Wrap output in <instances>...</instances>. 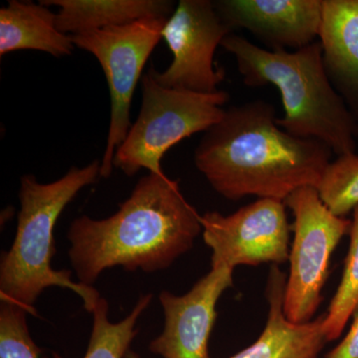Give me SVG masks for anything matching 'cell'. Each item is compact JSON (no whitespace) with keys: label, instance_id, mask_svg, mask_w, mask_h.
<instances>
[{"label":"cell","instance_id":"3","mask_svg":"<svg viewBox=\"0 0 358 358\" xmlns=\"http://www.w3.org/2000/svg\"><path fill=\"white\" fill-rule=\"evenodd\" d=\"M221 46L234 56L245 85L279 90L285 110L275 121L280 128L322 141L338 157L355 154L358 124L327 77L320 40L293 52L271 51L231 33Z\"/></svg>","mask_w":358,"mask_h":358},{"label":"cell","instance_id":"14","mask_svg":"<svg viewBox=\"0 0 358 358\" xmlns=\"http://www.w3.org/2000/svg\"><path fill=\"white\" fill-rule=\"evenodd\" d=\"M72 36L61 32L48 6L10 0L0 9V56L18 50L46 52L56 58L70 55Z\"/></svg>","mask_w":358,"mask_h":358},{"label":"cell","instance_id":"8","mask_svg":"<svg viewBox=\"0 0 358 358\" xmlns=\"http://www.w3.org/2000/svg\"><path fill=\"white\" fill-rule=\"evenodd\" d=\"M201 225L212 268L289 260L291 226L281 200L259 199L228 216L206 212Z\"/></svg>","mask_w":358,"mask_h":358},{"label":"cell","instance_id":"2","mask_svg":"<svg viewBox=\"0 0 358 358\" xmlns=\"http://www.w3.org/2000/svg\"><path fill=\"white\" fill-rule=\"evenodd\" d=\"M201 231V216L186 201L179 181L148 173L114 215L73 221L68 255L80 282L92 287L115 266L147 273L169 268L192 248Z\"/></svg>","mask_w":358,"mask_h":358},{"label":"cell","instance_id":"19","mask_svg":"<svg viewBox=\"0 0 358 358\" xmlns=\"http://www.w3.org/2000/svg\"><path fill=\"white\" fill-rule=\"evenodd\" d=\"M28 310L13 301L0 305V358H42V350L30 336ZM54 358H62L54 355Z\"/></svg>","mask_w":358,"mask_h":358},{"label":"cell","instance_id":"17","mask_svg":"<svg viewBox=\"0 0 358 358\" xmlns=\"http://www.w3.org/2000/svg\"><path fill=\"white\" fill-rule=\"evenodd\" d=\"M352 211L350 244L345 270L324 320L327 341L338 339L348 320L358 310V205Z\"/></svg>","mask_w":358,"mask_h":358},{"label":"cell","instance_id":"18","mask_svg":"<svg viewBox=\"0 0 358 358\" xmlns=\"http://www.w3.org/2000/svg\"><path fill=\"white\" fill-rule=\"evenodd\" d=\"M317 189L336 215L343 217L352 211L358 205V155H339L331 162Z\"/></svg>","mask_w":358,"mask_h":358},{"label":"cell","instance_id":"1","mask_svg":"<svg viewBox=\"0 0 358 358\" xmlns=\"http://www.w3.org/2000/svg\"><path fill=\"white\" fill-rule=\"evenodd\" d=\"M272 103L255 100L225 110L194 152L197 169L225 199L254 195L285 201L305 186L317 188L334 155L315 138L277 124Z\"/></svg>","mask_w":358,"mask_h":358},{"label":"cell","instance_id":"7","mask_svg":"<svg viewBox=\"0 0 358 358\" xmlns=\"http://www.w3.org/2000/svg\"><path fill=\"white\" fill-rule=\"evenodd\" d=\"M167 20L143 18L126 25L71 35L75 46L98 59L109 86L112 109L101 178H110L113 173L115 152L131 127L129 110L134 90L148 59L162 39Z\"/></svg>","mask_w":358,"mask_h":358},{"label":"cell","instance_id":"15","mask_svg":"<svg viewBox=\"0 0 358 358\" xmlns=\"http://www.w3.org/2000/svg\"><path fill=\"white\" fill-rule=\"evenodd\" d=\"M57 6L56 22L61 32L71 35L129 24L143 18H169L174 2L169 0H41Z\"/></svg>","mask_w":358,"mask_h":358},{"label":"cell","instance_id":"9","mask_svg":"<svg viewBox=\"0 0 358 358\" xmlns=\"http://www.w3.org/2000/svg\"><path fill=\"white\" fill-rule=\"evenodd\" d=\"M231 33L213 1L180 0L162 33L173 53V62L162 73L152 67L155 79L166 88L202 94L219 91L225 71L215 67L214 54Z\"/></svg>","mask_w":358,"mask_h":358},{"label":"cell","instance_id":"5","mask_svg":"<svg viewBox=\"0 0 358 358\" xmlns=\"http://www.w3.org/2000/svg\"><path fill=\"white\" fill-rule=\"evenodd\" d=\"M143 103L113 164L127 176L141 169L162 174V159L169 148L192 134L206 131L222 119L229 101L225 91L202 94L166 88L157 83L152 68L141 80Z\"/></svg>","mask_w":358,"mask_h":358},{"label":"cell","instance_id":"4","mask_svg":"<svg viewBox=\"0 0 358 358\" xmlns=\"http://www.w3.org/2000/svg\"><path fill=\"white\" fill-rule=\"evenodd\" d=\"M101 178V162L72 167L63 178L42 185L32 174L21 178L20 211L17 230L9 251L0 261V299L13 301L36 315L34 303L49 287H61L81 296L84 308L93 312L99 292L93 287L76 284L71 280V271L52 268L55 254L54 228L65 207L80 190Z\"/></svg>","mask_w":358,"mask_h":358},{"label":"cell","instance_id":"13","mask_svg":"<svg viewBox=\"0 0 358 358\" xmlns=\"http://www.w3.org/2000/svg\"><path fill=\"white\" fill-rule=\"evenodd\" d=\"M320 41L327 77L358 124V0H322Z\"/></svg>","mask_w":358,"mask_h":358},{"label":"cell","instance_id":"11","mask_svg":"<svg viewBox=\"0 0 358 358\" xmlns=\"http://www.w3.org/2000/svg\"><path fill=\"white\" fill-rule=\"evenodd\" d=\"M213 3L231 31L247 30L271 51L299 50L320 37L322 0H220Z\"/></svg>","mask_w":358,"mask_h":358},{"label":"cell","instance_id":"21","mask_svg":"<svg viewBox=\"0 0 358 358\" xmlns=\"http://www.w3.org/2000/svg\"><path fill=\"white\" fill-rule=\"evenodd\" d=\"M124 358H141L140 355H136V352H131V350H129L128 353H127L126 357Z\"/></svg>","mask_w":358,"mask_h":358},{"label":"cell","instance_id":"16","mask_svg":"<svg viewBox=\"0 0 358 358\" xmlns=\"http://www.w3.org/2000/svg\"><path fill=\"white\" fill-rule=\"evenodd\" d=\"M150 294L141 296L136 307L122 322H110L109 303L103 298L96 301L93 312V329L84 358H124L138 334L136 322L152 301Z\"/></svg>","mask_w":358,"mask_h":358},{"label":"cell","instance_id":"12","mask_svg":"<svg viewBox=\"0 0 358 358\" xmlns=\"http://www.w3.org/2000/svg\"><path fill=\"white\" fill-rule=\"evenodd\" d=\"M286 284V275L273 266L266 289L268 313L265 329L255 343L229 358H319L327 343L326 315L307 324L289 322L282 310Z\"/></svg>","mask_w":358,"mask_h":358},{"label":"cell","instance_id":"10","mask_svg":"<svg viewBox=\"0 0 358 358\" xmlns=\"http://www.w3.org/2000/svg\"><path fill=\"white\" fill-rule=\"evenodd\" d=\"M233 271L211 268L183 296L162 291L159 301L164 313V331L150 343V352L162 358H210L208 341L217 315L216 305L233 286Z\"/></svg>","mask_w":358,"mask_h":358},{"label":"cell","instance_id":"20","mask_svg":"<svg viewBox=\"0 0 358 358\" xmlns=\"http://www.w3.org/2000/svg\"><path fill=\"white\" fill-rule=\"evenodd\" d=\"M327 358H358V310L350 331Z\"/></svg>","mask_w":358,"mask_h":358},{"label":"cell","instance_id":"6","mask_svg":"<svg viewBox=\"0 0 358 358\" xmlns=\"http://www.w3.org/2000/svg\"><path fill=\"white\" fill-rule=\"evenodd\" d=\"M284 202L294 216V235L282 310L289 322L307 324L322 303L329 260L352 220L329 210L313 186L299 188Z\"/></svg>","mask_w":358,"mask_h":358}]
</instances>
